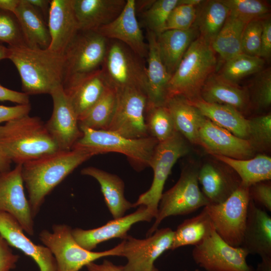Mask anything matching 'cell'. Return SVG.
<instances>
[{
    "instance_id": "obj_15",
    "label": "cell",
    "mask_w": 271,
    "mask_h": 271,
    "mask_svg": "<svg viewBox=\"0 0 271 271\" xmlns=\"http://www.w3.org/2000/svg\"><path fill=\"white\" fill-rule=\"evenodd\" d=\"M50 95L53 111L45 123L46 127L59 150H71L82 135L78 117L62 85L54 88Z\"/></svg>"
},
{
    "instance_id": "obj_10",
    "label": "cell",
    "mask_w": 271,
    "mask_h": 271,
    "mask_svg": "<svg viewBox=\"0 0 271 271\" xmlns=\"http://www.w3.org/2000/svg\"><path fill=\"white\" fill-rule=\"evenodd\" d=\"M250 199L242 184L224 202L204 207L216 233L227 243L241 246Z\"/></svg>"
},
{
    "instance_id": "obj_21",
    "label": "cell",
    "mask_w": 271,
    "mask_h": 271,
    "mask_svg": "<svg viewBox=\"0 0 271 271\" xmlns=\"http://www.w3.org/2000/svg\"><path fill=\"white\" fill-rule=\"evenodd\" d=\"M47 24L51 38L48 49L63 54L79 30L72 0L50 1Z\"/></svg>"
},
{
    "instance_id": "obj_48",
    "label": "cell",
    "mask_w": 271,
    "mask_h": 271,
    "mask_svg": "<svg viewBox=\"0 0 271 271\" xmlns=\"http://www.w3.org/2000/svg\"><path fill=\"white\" fill-rule=\"evenodd\" d=\"M19 255L14 254L10 245L0 234V271H11L16 267Z\"/></svg>"
},
{
    "instance_id": "obj_4",
    "label": "cell",
    "mask_w": 271,
    "mask_h": 271,
    "mask_svg": "<svg viewBox=\"0 0 271 271\" xmlns=\"http://www.w3.org/2000/svg\"><path fill=\"white\" fill-rule=\"evenodd\" d=\"M217 63L216 53L210 44L198 36L191 43L170 78L169 98L178 95L191 100L199 97L205 83L214 74Z\"/></svg>"
},
{
    "instance_id": "obj_32",
    "label": "cell",
    "mask_w": 271,
    "mask_h": 271,
    "mask_svg": "<svg viewBox=\"0 0 271 271\" xmlns=\"http://www.w3.org/2000/svg\"><path fill=\"white\" fill-rule=\"evenodd\" d=\"M109 86L100 69L64 91L78 119L95 104Z\"/></svg>"
},
{
    "instance_id": "obj_49",
    "label": "cell",
    "mask_w": 271,
    "mask_h": 271,
    "mask_svg": "<svg viewBox=\"0 0 271 271\" xmlns=\"http://www.w3.org/2000/svg\"><path fill=\"white\" fill-rule=\"evenodd\" d=\"M31 109L30 104L8 106L0 105V123L7 122L29 115Z\"/></svg>"
},
{
    "instance_id": "obj_58",
    "label": "cell",
    "mask_w": 271,
    "mask_h": 271,
    "mask_svg": "<svg viewBox=\"0 0 271 271\" xmlns=\"http://www.w3.org/2000/svg\"><path fill=\"white\" fill-rule=\"evenodd\" d=\"M184 271H190V270L185 269V270H184ZM193 271H200V270H199V269H194V270H193Z\"/></svg>"
},
{
    "instance_id": "obj_11",
    "label": "cell",
    "mask_w": 271,
    "mask_h": 271,
    "mask_svg": "<svg viewBox=\"0 0 271 271\" xmlns=\"http://www.w3.org/2000/svg\"><path fill=\"white\" fill-rule=\"evenodd\" d=\"M189 151L184 137L178 132L171 138L158 143L149 164L154 172L153 182L150 188L140 195L133 203L134 207L145 206L156 216L166 181L178 160Z\"/></svg>"
},
{
    "instance_id": "obj_25",
    "label": "cell",
    "mask_w": 271,
    "mask_h": 271,
    "mask_svg": "<svg viewBox=\"0 0 271 271\" xmlns=\"http://www.w3.org/2000/svg\"><path fill=\"white\" fill-rule=\"evenodd\" d=\"M198 180L201 190L210 204L224 202L241 183L238 176L209 163L198 170Z\"/></svg>"
},
{
    "instance_id": "obj_12",
    "label": "cell",
    "mask_w": 271,
    "mask_h": 271,
    "mask_svg": "<svg viewBox=\"0 0 271 271\" xmlns=\"http://www.w3.org/2000/svg\"><path fill=\"white\" fill-rule=\"evenodd\" d=\"M247 251L225 242L215 231L192 251L195 262L206 271H254L246 261Z\"/></svg>"
},
{
    "instance_id": "obj_8",
    "label": "cell",
    "mask_w": 271,
    "mask_h": 271,
    "mask_svg": "<svg viewBox=\"0 0 271 271\" xmlns=\"http://www.w3.org/2000/svg\"><path fill=\"white\" fill-rule=\"evenodd\" d=\"M198 172V170L193 168L184 169L177 183L163 193L154 223L147 236L158 229L166 218L188 214L210 204L200 188Z\"/></svg>"
},
{
    "instance_id": "obj_3",
    "label": "cell",
    "mask_w": 271,
    "mask_h": 271,
    "mask_svg": "<svg viewBox=\"0 0 271 271\" xmlns=\"http://www.w3.org/2000/svg\"><path fill=\"white\" fill-rule=\"evenodd\" d=\"M0 147L16 165L59 150L45 123L29 114L0 125Z\"/></svg>"
},
{
    "instance_id": "obj_30",
    "label": "cell",
    "mask_w": 271,
    "mask_h": 271,
    "mask_svg": "<svg viewBox=\"0 0 271 271\" xmlns=\"http://www.w3.org/2000/svg\"><path fill=\"white\" fill-rule=\"evenodd\" d=\"M165 105L177 131L191 143L199 145V129L205 119L200 111L188 100L178 95L170 97Z\"/></svg>"
},
{
    "instance_id": "obj_34",
    "label": "cell",
    "mask_w": 271,
    "mask_h": 271,
    "mask_svg": "<svg viewBox=\"0 0 271 271\" xmlns=\"http://www.w3.org/2000/svg\"><path fill=\"white\" fill-rule=\"evenodd\" d=\"M193 26L199 36L211 45L229 15L228 8L220 0L203 1Z\"/></svg>"
},
{
    "instance_id": "obj_23",
    "label": "cell",
    "mask_w": 271,
    "mask_h": 271,
    "mask_svg": "<svg viewBox=\"0 0 271 271\" xmlns=\"http://www.w3.org/2000/svg\"><path fill=\"white\" fill-rule=\"evenodd\" d=\"M241 247L261 258L271 256V217L251 200Z\"/></svg>"
},
{
    "instance_id": "obj_16",
    "label": "cell",
    "mask_w": 271,
    "mask_h": 271,
    "mask_svg": "<svg viewBox=\"0 0 271 271\" xmlns=\"http://www.w3.org/2000/svg\"><path fill=\"white\" fill-rule=\"evenodd\" d=\"M22 165L5 173H0V212L13 216L25 232L34 233V217L24 189Z\"/></svg>"
},
{
    "instance_id": "obj_47",
    "label": "cell",
    "mask_w": 271,
    "mask_h": 271,
    "mask_svg": "<svg viewBox=\"0 0 271 271\" xmlns=\"http://www.w3.org/2000/svg\"><path fill=\"white\" fill-rule=\"evenodd\" d=\"M269 180L254 184L249 187L250 199L255 204H259L271 211V185Z\"/></svg>"
},
{
    "instance_id": "obj_40",
    "label": "cell",
    "mask_w": 271,
    "mask_h": 271,
    "mask_svg": "<svg viewBox=\"0 0 271 271\" xmlns=\"http://www.w3.org/2000/svg\"><path fill=\"white\" fill-rule=\"evenodd\" d=\"M179 5V0H156L143 12L147 30L156 36L166 31L167 22L172 10Z\"/></svg>"
},
{
    "instance_id": "obj_51",
    "label": "cell",
    "mask_w": 271,
    "mask_h": 271,
    "mask_svg": "<svg viewBox=\"0 0 271 271\" xmlns=\"http://www.w3.org/2000/svg\"><path fill=\"white\" fill-rule=\"evenodd\" d=\"M0 101H9L18 104H30L29 96L23 92L9 89L0 84Z\"/></svg>"
},
{
    "instance_id": "obj_14",
    "label": "cell",
    "mask_w": 271,
    "mask_h": 271,
    "mask_svg": "<svg viewBox=\"0 0 271 271\" xmlns=\"http://www.w3.org/2000/svg\"><path fill=\"white\" fill-rule=\"evenodd\" d=\"M174 231L169 227L157 229L145 239L127 235L123 241L122 256L126 263L124 271H151L154 262L166 251L170 249Z\"/></svg>"
},
{
    "instance_id": "obj_37",
    "label": "cell",
    "mask_w": 271,
    "mask_h": 271,
    "mask_svg": "<svg viewBox=\"0 0 271 271\" xmlns=\"http://www.w3.org/2000/svg\"><path fill=\"white\" fill-rule=\"evenodd\" d=\"M117 104L116 91L109 86L95 104L78 119L79 127L107 130Z\"/></svg>"
},
{
    "instance_id": "obj_17",
    "label": "cell",
    "mask_w": 271,
    "mask_h": 271,
    "mask_svg": "<svg viewBox=\"0 0 271 271\" xmlns=\"http://www.w3.org/2000/svg\"><path fill=\"white\" fill-rule=\"evenodd\" d=\"M136 211L128 215L114 219L104 225L91 229H72L73 236L83 248L92 251L99 243L112 238L122 239L134 224L141 221H151L155 214L145 206H140Z\"/></svg>"
},
{
    "instance_id": "obj_22",
    "label": "cell",
    "mask_w": 271,
    "mask_h": 271,
    "mask_svg": "<svg viewBox=\"0 0 271 271\" xmlns=\"http://www.w3.org/2000/svg\"><path fill=\"white\" fill-rule=\"evenodd\" d=\"M148 53L146 67L145 93L146 108L165 105L169 98L168 87L171 76L168 73L160 56L156 35L147 30Z\"/></svg>"
},
{
    "instance_id": "obj_53",
    "label": "cell",
    "mask_w": 271,
    "mask_h": 271,
    "mask_svg": "<svg viewBox=\"0 0 271 271\" xmlns=\"http://www.w3.org/2000/svg\"><path fill=\"white\" fill-rule=\"evenodd\" d=\"M42 15L47 22L50 9V1L47 0H27Z\"/></svg>"
},
{
    "instance_id": "obj_24",
    "label": "cell",
    "mask_w": 271,
    "mask_h": 271,
    "mask_svg": "<svg viewBox=\"0 0 271 271\" xmlns=\"http://www.w3.org/2000/svg\"><path fill=\"white\" fill-rule=\"evenodd\" d=\"M79 30L96 31L114 20L121 13L125 0H72Z\"/></svg>"
},
{
    "instance_id": "obj_44",
    "label": "cell",
    "mask_w": 271,
    "mask_h": 271,
    "mask_svg": "<svg viewBox=\"0 0 271 271\" xmlns=\"http://www.w3.org/2000/svg\"><path fill=\"white\" fill-rule=\"evenodd\" d=\"M198 6L181 4L176 6L169 15L166 30L191 28L195 22Z\"/></svg>"
},
{
    "instance_id": "obj_18",
    "label": "cell",
    "mask_w": 271,
    "mask_h": 271,
    "mask_svg": "<svg viewBox=\"0 0 271 271\" xmlns=\"http://www.w3.org/2000/svg\"><path fill=\"white\" fill-rule=\"evenodd\" d=\"M199 135V145L212 155L248 159L254 151L248 140L236 137L206 117L201 125Z\"/></svg>"
},
{
    "instance_id": "obj_19",
    "label": "cell",
    "mask_w": 271,
    "mask_h": 271,
    "mask_svg": "<svg viewBox=\"0 0 271 271\" xmlns=\"http://www.w3.org/2000/svg\"><path fill=\"white\" fill-rule=\"evenodd\" d=\"M96 32L107 40L122 43L142 59L146 58L148 56V44L145 41L136 17L134 0H127L120 15Z\"/></svg>"
},
{
    "instance_id": "obj_29",
    "label": "cell",
    "mask_w": 271,
    "mask_h": 271,
    "mask_svg": "<svg viewBox=\"0 0 271 271\" xmlns=\"http://www.w3.org/2000/svg\"><path fill=\"white\" fill-rule=\"evenodd\" d=\"M14 14L20 24L27 46L48 49L51 38L47 22L27 0H20Z\"/></svg>"
},
{
    "instance_id": "obj_38",
    "label": "cell",
    "mask_w": 271,
    "mask_h": 271,
    "mask_svg": "<svg viewBox=\"0 0 271 271\" xmlns=\"http://www.w3.org/2000/svg\"><path fill=\"white\" fill-rule=\"evenodd\" d=\"M264 64V60L260 57L241 53L225 61L218 75L226 81L237 84L244 77L261 71Z\"/></svg>"
},
{
    "instance_id": "obj_46",
    "label": "cell",
    "mask_w": 271,
    "mask_h": 271,
    "mask_svg": "<svg viewBox=\"0 0 271 271\" xmlns=\"http://www.w3.org/2000/svg\"><path fill=\"white\" fill-rule=\"evenodd\" d=\"M253 87V99L259 108H266L271 104V70L267 68L261 70L255 78Z\"/></svg>"
},
{
    "instance_id": "obj_54",
    "label": "cell",
    "mask_w": 271,
    "mask_h": 271,
    "mask_svg": "<svg viewBox=\"0 0 271 271\" xmlns=\"http://www.w3.org/2000/svg\"><path fill=\"white\" fill-rule=\"evenodd\" d=\"M12 163L0 147V173H5L11 170Z\"/></svg>"
},
{
    "instance_id": "obj_31",
    "label": "cell",
    "mask_w": 271,
    "mask_h": 271,
    "mask_svg": "<svg viewBox=\"0 0 271 271\" xmlns=\"http://www.w3.org/2000/svg\"><path fill=\"white\" fill-rule=\"evenodd\" d=\"M200 97L209 103L228 105L240 112L247 106L249 101L246 88L226 81L215 74L205 83Z\"/></svg>"
},
{
    "instance_id": "obj_55",
    "label": "cell",
    "mask_w": 271,
    "mask_h": 271,
    "mask_svg": "<svg viewBox=\"0 0 271 271\" xmlns=\"http://www.w3.org/2000/svg\"><path fill=\"white\" fill-rule=\"evenodd\" d=\"M20 0H0V10L15 12Z\"/></svg>"
},
{
    "instance_id": "obj_35",
    "label": "cell",
    "mask_w": 271,
    "mask_h": 271,
    "mask_svg": "<svg viewBox=\"0 0 271 271\" xmlns=\"http://www.w3.org/2000/svg\"><path fill=\"white\" fill-rule=\"evenodd\" d=\"M214 230L206 210L197 215L185 220L174 231L171 250L186 245H197L208 237Z\"/></svg>"
},
{
    "instance_id": "obj_27",
    "label": "cell",
    "mask_w": 271,
    "mask_h": 271,
    "mask_svg": "<svg viewBox=\"0 0 271 271\" xmlns=\"http://www.w3.org/2000/svg\"><path fill=\"white\" fill-rule=\"evenodd\" d=\"M83 175L89 176L99 183L106 205L113 219L124 216L125 212L133 208V203L124 196V184L118 176L94 167H87L81 171Z\"/></svg>"
},
{
    "instance_id": "obj_45",
    "label": "cell",
    "mask_w": 271,
    "mask_h": 271,
    "mask_svg": "<svg viewBox=\"0 0 271 271\" xmlns=\"http://www.w3.org/2000/svg\"><path fill=\"white\" fill-rule=\"evenodd\" d=\"M263 20H254L246 24L241 39L243 53L259 57Z\"/></svg>"
},
{
    "instance_id": "obj_5",
    "label": "cell",
    "mask_w": 271,
    "mask_h": 271,
    "mask_svg": "<svg viewBox=\"0 0 271 271\" xmlns=\"http://www.w3.org/2000/svg\"><path fill=\"white\" fill-rule=\"evenodd\" d=\"M80 128L82 135L72 149H82L93 156L109 152L120 153L125 155L138 171L149 167L154 151L159 143L151 136L130 139L108 130L86 127Z\"/></svg>"
},
{
    "instance_id": "obj_7",
    "label": "cell",
    "mask_w": 271,
    "mask_h": 271,
    "mask_svg": "<svg viewBox=\"0 0 271 271\" xmlns=\"http://www.w3.org/2000/svg\"><path fill=\"white\" fill-rule=\"evenodd\" d=\"M39 238L52 252L58 271H80L84 266L105 256H122L123 241L114 247L103 251L86 250L74 239L71 227L65 224H55L51 232L42 230Z\"/></svg>"
},
{
    "instance_id": "obj_39",
    "label": "cell",
    "mask_w": 271,
    "mask_h": 271,
    "mask_svg": "<svg viewBox=\"0 0 271 271\" xmlns=\"http://www.w3.org/2000/svg\"><path fill=\"white\" fill-rule=\"evenodd\" d=\"M145 120L149 136L158 142L171 138L177 132L166 105L146 108Z\"/></svg>"
},
{
    "instance_id": "obj_2",
    "label": "cell",
    "mask_w": 271,
    "mask_h": 271,
    "mask_svg": "<svg viewBox=\"0 0 271 271\" xmlns=\"http://www.w3.org/2000/svg\"><path fill=\"white\" fill-rule=\"evenodd\" d=\"M8 47L10 50L8 59L19 72L23 92L29 96L50 94L54 88L62 85L63 54L49 49L27 46Z\"/></svg>"
},
{
    "instance_id": "obj_57",
    "label": "cell",
    "mask_w": 271,
    "mask_h": 271,
    "mask_svg": "<svg viewBox=\"0 0 271 271\" xmlns=\"http://www.w3.org/2000/svg\"><path fill=\"white\" fill-rule=\"evenodd\" d=\"M10 50L8 47L0 44V61L5 59H8Z\"/></svg>"
},
{
    "instance_id": "obj_33",
    "label": "cell",
    "mask_w": 271,
    "mask_h": 271,
    "mask_svg": "<svg viewBox=\"0 0 271 271\" xmlns=\"http://www.w3.org/2000/svg\"><path fill=\"white\" fill-rule=\"evenodd\" d=\"M230 167L239 177L241 184L250 187L256 183L271 179V158L258 155L250 159H236L213 155Z\"/></svg>"
},
{
    "instance_id": "obj_6",
    "label": "cell",
    "mask_w": 271,
    "mask_h": 271,
    "mask_svg": "<svg viewBox=\"0 0 271 271\" xmlns=\"http://www.w3.org/2000/svg\"><path fill=\"white\" fill-rule=\"evenodd\" d=\"M107 44L96 31L79 30L63 54L64 91L101 69Z\"/></svg>"
},
{
    "instance_id": "obj_50",
    "label": "cell",
    "mask_w": 271,
    "mask_h": 271,
    "mask_svg": "<svg viewBox=\"0 0 271 271\" xmlns=\"http://www.w3.org/2000/svg\"><path fill=\"white\" fill-rule=\"evenodd\" d=\"M271 55V21L269 18L262 21V31L259 57L268 59Z\"/></svg>"
},
{
    "instance_id": "obj_41",
    "label": "cell",
    "mask_w": 271,
    "mask_h": 271,
    "mask_svg": "<svg viewBox=\"0 0 271 271\" xmlns=\"http://www.w3.org/2000/svg\"><path fill=\"white\" fill-rule=\"evenodd\" d=\"M228 8L229 14L245 24L264 19L269 12L268 5L258 0H220Z\"/></svg>"
},
{
    "instance_id": "obj_36",
    "label": "cell",
    "mask_w": 271,
    "mask_h": 271,
    "mask_svg": "<svg viewBox=\"0 0 271 271\" xmlns=\"http://www.w3.org/2000/svg\"><path fill=\"white\" fill-rule=\"evenodd\" d=\"M246 24L229 14L221 30L211 44L214 51L224 61L243 53L241 39Z\"/></svg>"
},
{
    "instance_id": "obj_43",
    "label": "cell",
    "mask_w": 271,
    "mask_h": 271,
    "mask_svg": "<svg viewBox=\"0 0 271 271\" xmlns=\"http://www.w3.org/2000/svg\"><path fill=\"white\" fill-rule=\"evenodd\" d=\"M248 120V138L252 146L265 148L271 143V115L252 117Z\"/></svg>"
},
{
    "instance_id": "obj_42",
    "label": "cell",
    "mask_w": 271,
    "mask_h": 271,
    "mask_svg": "<svg viewBox=\"0 0 271 271\" xmlns=\"http://www.w3.org/2000/svg\"><path fill=\"white\" fill-rule=\"evenodd\" d=\"M8 47L27 46L19 22L14 13L0 10V44Z\"/></svg>"
},
{
    "instance_id": "obj_1",
    "label": "cell",
    "mask_w": 271,
    "mask_h": 271,
    "mask_svg": "<svg viewBox=\"0 0 271 271\" xmlns=\"http://www.w3.org/2000/svg\"><path fill=\"white\" fill-rule=\"evenodd\" d=\"M93 155L84 150H58L22 165L33 217L39 212L45 197L76 168Z\"/></svg>"
},
{
    "instance_id": "obj_26",
    "label": "cell",
    "mask_w": 271,
    "mask_h": 271,
    "mask_svg": "<svg viewBox=\"0 0 271 271\" xmlns=\"http://www.w3.org/2000/svg\"><path fill=\"white\" fill-rule=\"evenodd\" d=\"M198 36L194 26L186 30H167L156 36L160 56L171 76L191 43Z\"/></svg>"
},
{
    "instance_id": "obj_13",
    "label": "cell",
    "mask_w": 271,
    "mask_h": 271,
    "mask_svg": "<svg viewBox=\"0 0 271 271\" xmlns=\"http://www.w3.org/2000/svg\"><path fill=\"white\" fill-rule=\"evenodd\" d=\"M116 92V106L107 130L130 139L149 136L145 120L147 99L144 91L128 88Z\"/></svg>"
},
{
    "instance_id": "obj_56",
    "label": "cell",
    "mask_w": 271,
    "mask_h": 271,
    "mask_svg": "<svg viewBox=\"0 0 271 271\" xmlns=\"http://www.w3.org/2000/svg\"><path fill=\"white\" fill-rule=\"evenodd\" d=\"M261 259L254 271H271V256Z\"/></svg>"
},
{
    "instance_id": "obj_52",
    "label": "cell",
    "mask_w": 271,
    "mask_h": 271,
    "mask_svg": "<svg viewBox=\"0 0 271 271\" xmlns=\"http://www.w3.org/2000/svg\"><path fill=\"white\" fill-rule=\"evenodd\" d=\"M88 271H124L121 265H116L108 260H104L100 264L91 262L86 266ZM151 271H160L155 266Z\"/></svg>"
},
{
    "instance_id": "obj_20",
    "label": "cell",
    "mask_w": 271,
    "mask_h": 271,
    "mask_svg": "<svg viewBox=\"0 0 271 271\" xmlns=\"http://www.w3.org/2000/svg\"><path fill=\"white\" fill-rule=\"evenodd\" d=\"M24 232L13 216L0 212V234L9 245L31 257L40 271H58L56 260L51 251L45 246L34 243Z\"/></svg>"
},
{
    "instance_id": "obj_28",
    "label": "cell",
    "mask_w": 271,
    "mask_h": 271,
    "mask_svg": "<svg viewBox=\"0 0 271 271\" xmlns=\"http://www.w3.org/2000/svg\"><path fill=\"white\" fill-rule=\"evenodd\" d=\"M188 101L214 123L236 137L248 140V120L236 108L228 105L209 103L200 97Z\"/></svg>"
},
{
    "instance_id": "obj_9",
    "label": "cell",
    "mask_w": 271,
    "mask_h": 271,
    "mask_svg": "<svg viewBox=\"0 0 271 271\" xmlns=\"http://www.w3.org/2000/svg\"><path fill=\"white\" fill-rule=\"evenodd\" d=\"M143 59L122 43L107 40L101 69L108 85L115 90L138 88L145 92L146 66Z\"/></svg>"
}]
</instances>
